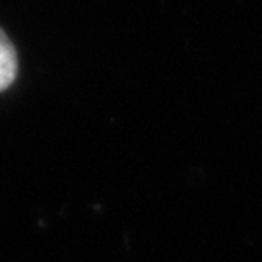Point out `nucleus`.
<instances>
[{"label": "nucleus", "instance_id": "1", "mask_svg": "<svg viewBox=\"0 0 262 262\" xmlns=\"http://www.w3.org/2000/svg\"><path fill=\"white\" fill-rule=\"evenodd\" d=\"M18 74V58L8 35L0 29V92L6 90Z\"/></svg>", "mask_w": 262, "mask_h": 262}]
</instances>
